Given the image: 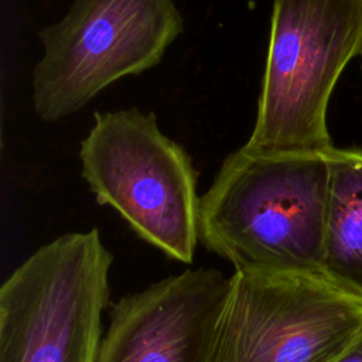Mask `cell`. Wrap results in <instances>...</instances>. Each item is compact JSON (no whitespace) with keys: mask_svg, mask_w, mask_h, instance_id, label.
Segmentation results:
<instances>
[{"mask_svg":"<svg viewBox=\"0 0 362 362\" xmlns=\"http://www.w3.org/2000/svg\"><path fill=\"white\" fill-rule=\"evenodd\" d=\"M329 151L228 154L201 197L199 240L233 270L322 273Z\"/></svg>","mask_w":362,"mask_h":362,"instance_id":"1","label":"cell"},{"mask_svg":"<svg viewBox=\"0 0 362 362\" xmlns=\"http://www.w3.org/2000/svg\"><path fill=\"white\" fill-rule=\"evenodd\" d=\"M362 54V0H273L253 130L257 154L327 153L338 78Z\"/></svg>","mask_w":362,"mask_h":362,"instance_id":"2","label":"cell"},{"mask_svg":"<svg viewBox=\"0 0 362 362\" xmlns=\"http://www.w3.org/2000/svg\"><path fill=\"white\" fill-rule=\"evenodd\" d=\"M79 158L98 204L113 208L167 257L194 260L199 240L198 174L187 150L160 130L153 112H96Z\"/></svg>","mask_w":362,"mask_h":362,"instance_id":"3","label":"cell"},{"mask_svg":"<svg viewBox=\"0 0 362 362\" xmlns=\"http://www.w3.org/2000/svg\"><path fill=\"white\" fill-rule=\"evenodd\" d=\"M112 264L96 228L23 260L0 287V362H98Z\"/></svg>","mask_w":362,"mask_h":362,"instance_id":"4","label":"cell"},{"mask_svg":"<svg viewBox=\"0 0 362 362\" xmlns=\"http://www.w3.org/2000/svg\"><path fill=\"white\" fill-rule=\"evenodd\" d=\"M182 24L174 0H74L58 23L38 33L34 112L58 122L113 82L156 66Z\"/></svg>","mask_w":362,"mask_h":362,"instance_id":"5","label":"cell"},{"mask_svg":"<svg viewBox=\"0 0 362 362\" xmlns=\"http://www.w3.org/2000/svg\"><path fill=\"white\" fill-rule=\"evenodd\" d=\"M362 334V297L322 273L233 270L206 362H334Z\"/></svg>","mask_w":362,"mask_h":362,"instance_id":"6","label":"cell"},{"mask_svg":"<svg viewBox=\"0 0 362 362\" xmlns=\"http://www.w3.org/2000/svg\"><path fill=\"white\" fill-rule=\"evenodd\" d=\"M229 286L230 276L198 267L120 297L98 362H206Z\"/></svg>","mask_w":362,"mask_h":362,"instance_id":"7","label":"cell"},{"mask_svg":"<svg viewBox=\"0 0 362 362\" xmlns=\"http://www.w3.org/2000/svg\"><path fill=\"white\" fill-rule=\"evenodd\" d=\"M322 273L362 297V148H331Z\"/></svg>","mask_w":362,"mask_h":362,"instance_id":"8","label":"cell"},{"mask_svg":"<svg viewBox=\"0 0 362 362\" xmlns=\"http://www.w3.org/2000/svg\"><path fill=\"white\" fill-rule=\"evenodd\" d=\"M334 362H362V334Z\"/></svg>","mask_w":362,"mask_h":362,"instance_id":"9","label":"cell"}]
</instances>
